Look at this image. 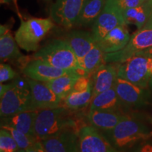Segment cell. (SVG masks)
<instances>
[{
	"label": "cell",
	"instance_id": "cell-9",
	"mask_svg": "<svg viewBox=\"0 0 152 152\" xmlns=\"http://www.w3.org/2000/svg\"><path fill=\"white\" fill-rule=\"evenodd\" d=\"M123 24L126 23L122 11L116 7L106 1L104 9L93 23L92 34L95 42L98 43L110 31Z\"/></svg>",
	"mask_w": 152,
	"mask_h": 152
},
{
	"label": "cell",
	"instance_id": "cell-2",
	"mask_svg": "<svg viewBox=\"0 0 152 152\" xmlns=\"http://www.w3.org/2000/svg\"><path fill=\"white\" fill-rule=\"evenodd\" d=\"M68 109L62 106L38 110L36 115L34 133L39 141L56 135L69 128H77L75 121L72 119Z\"/></svg>",
	"mask_w": 152,
	"mask_h": 152
},
{
	"label": "cell",
	"instance_id": "cell-29",
	"mask_svg": "<svg viewBox=\"0 0 152 152\" xmlns=\"http://www.w3.org/2000/svg\"><path fill=\"white\" fill-rule=\"evenodd\" d=\"M146 1L147 0H106V2H109L116 7L122 12L126 9L138 7Z\"/></svg>",
	"mask_w": 152,
	"mask_h": 152
},
{
	"label": "cell",
	"instance_id": "cell-17",
	"mask_svg": "<svg viewBox=\"0 0 152 152\" xmlns=\"http://www.w3.org/2000/svg\"><path fill=\"white\" fill-rule=\"evenodd\" d=\"M130 37L127 24H123L110 31L97 45L105 54L116 52L128 45Z\"/></svg>",
	"mask_w": 152,
	"mask_h": 152
},
{
	"label": "cell",
	"instance_id": "cell-36",
	"mask_svg": "<svg viewBox=\"0 0 152 152\" xmlns=\"http://www.w3.org/2000/svg\"><path fill=\"white\" fill-rule=\"evenodd\" d=\"M107 152H119L118 150L115 149V148L112 147V146L110 144L109 142H108V145H107Z\"/></svg>",
	"mask_w": 152,
	"mask_h": 152
},
{
	"label": "cell",
	"instance_id": "cell-38",
	"mask_svg": "<svg viewBox=\"0 0 152 152\" xmlns=\"http://www.w3.org/2000/svg\"><path fill=\"white\" fill-rule=\"evenodd\" d=\"M148 2H149L150 9H151V16L152 15V0H148Z\"/></svg>",
	"mask_w": 152,
	"mask_h": 152
},
{
	"label": "cell",
	"instance_id": "cell-30",
	"mask_svg": "<svg viewBox=\"0 0 152 152\" xmlns=\"http://www.w3.org/2000/svg\"><path fill=\"white\" fill-rule=\"evenodd\" d=\"M17 75V73L13 70L10 65L1 63L0 65V83H3L16 78Z\"/></svg>",
	"mask_w": 152,
	"mask_h": 152
},
{
	"label": "cell",
	"instance_id": "cell-37",
	"mask_svg": "<svg viewBox=\"0 0 152 152\" xmlns=\"http://www.w3.org/2000/svg\"><path fill=\"white\" fill-rule=\"evenodd\" d=\"M11 0H0L1 4H9Z\"/></svg>",
	"mask_w": 152,
	"mask_h": 152
},
{
	"label": "cell",
	"instance_id": "cell-18",
	"mask_svg": "<svg viewBox=\"0 0 152 152\" xmlns=\"http://www.w3.org/2000/svg\"><path fill=\"white\" fill-rule=\"evenodd\" d=\"M65 40L69 44L73 50L78 61L80 66L85 55L96 44L92 34L84 30L71 31L66 35Z\"/></svg>",
	"mask_w": 152,
	"mask_h": 152
},
{
	"label": "cell",
	"instance_id": "cell-23",
	"mask_svg": "<svg viewBox=\"0 0 152 152\" xmlns=\"http://www.w3.org/2000/svg\"><path fill=\"white\" fill-rule=\"evenodd\" d=\"M84 75L85 74L81 72H73L50 81L45 82V84L56 94L58 98L64 100L73 89L76 81Z\"/></svg>",
	"mask_w": 152,
	"mask_h": 152
},
{
	"label": "cell",
	"instance_id": "cell-15",
	"mask_svg": "<svg viewBox=\"0 0 152 152\" xmlns=\"http://www.w3.org/2000/svg\"><path fill=\"white\" fill-rule=\"evenodd\" d=\"M107 140L92 125H84L79 130L80 152H107Z\"/></svg>",
	"mask_w": 152,
	"mask_h": 152
},
{
	"label": "cell",
	"instance_id": "cell-22",
	"mask_svg": "<svg viewBox=\"0 0 152 152\" xmlns=\"http://www.w3.org/2000/svg\"><path fill=\"white\" fill-rule=\"evenodd\" d=\"M125 106L118 96L114 87L113 88L101 92L92 97L90 110H102V111L121 112Z\"/></svg>",
	"mask_w": 152,
	"mask_h": 152
},
{
	"label": "cell",
	"instance_id": "cell-11",
	"mask_svg": "<svg viewBox=\"0 0 152 152\" xmlns=\"http://www.w3.org/2000/svg\"><path fill=\"white\" fill-rule=\"evenodd\" d=\"M92 75H84L76 81L75 85L64 99L65 107L71 111H77L86 107L92 99Z\"/></svg>",
	"mask_w": 152,
	"mask_h": 152
},
{
	"label": "cell",
	"instance_id": "cell-41",
	"mask_svg": "<svg viewBox=\"0 0 152 152\" xmlns=\"http://www.w3.org/2000/svg\"><path fill=\"white\" fill-rule=\"evenodd\" d=\"M45 1H50V0H45Z\"/></svg>",
	"mask_w": 152,
	"mask_h": 152
},
{
	"label": "cell",
	"instance_id": "cell-7",
	"mask_svg": "<svg viewBox=\"0 0 152 152\" xmlns=\"http://www.w3.org/2000/svg\"><path fill=\"white\" fill-rule=\"evenodd\" d=\"M152 47V28L137 30L131 35L128 45L118 52L105 54V62L121 64L134 56L138 52Z\"/></svg>",
	"mask_w": 152,
	"mask_h": 152
},
{
	"label": "cell",
	"instance_id": "cell-19",
	"mask_svg": "<svg viewBox=\"0 0 152 152\" xmlns=\"http://www.w3.org/2000/svg\"><path fill=\"white\" fill-rule=\"evenodd\" d=\"M126 114L121 112L90 110L87 118L91 125L102 132L113 129Z\"/></svg>",
	"mask_w": 152,
	"mask_h": 152
},
{
	"label": "cell",
	"instance_id": "cell-16",
	"mask_svg": "<svg viewBox=\"0 0 152 152\" xmlns=\"http://www.w3.org/2000/svg\"><path fill=\"white\" fill-rule=\"evenodd\" d=\"M118 64L106 63L92 74V97L113 88L118 78Z\"/></svg>",
	"mask_w": 152,
	"mask_h": 152
},
{
	"label": "cell",
	"instance_id": "cell-12",
	"mask_svg": "<svg viewBox=\"0 0 152 152\" xmlns=\"http://www.w3.org/2000/svg\"><path fill=\"white\" fill-rule=\"evenodd\" d=\"M79 130L69 128L56 135L42 140L46 152H80Z\"/></svg>",
	"mask_w": 152,
	"mask_h": 152
},
{
	"label": "cell",
	"instance_id": "cell-33",
	"mask_svg": "<svg viewBox=\"0 0 152 152\" xmlns=\"http://www.w3.org/2000/svg\"><path fill=\"white\" fill-rule=\"evenodd\" d=\"M135 56H143L152 58V47L150 48H148L147 49H144L143 51L138 52Z\"/></svg>",
	"mask_w": 152,
	"mask_h": 152
},
{
	"label": "cell",
	"instance_id": "cell-1",
	"mask_svg": "<svg viewBox=\"0 0 152 152\" xmlns=\"http://www.w3.org/2000/svg\"><path fill=\"white\" fill-rule=\"evenodd\" d=\"M101 133L117 150L128 149L138 142L146 141L152 135L147 125L128 114L111 130Z\"/></svg>",
	"mask_w": 152,
	"mask_h": 152
},
{
	"label": "cell",
	"instance_id": "cell-21",
	"mask_svg": "<svg viewBox=\"0 0 152 152\" xmlns=\"http://www.w3.org/2000/svg\"><path fill=\"white\" fill-rule=\"evenodd\" d=\"M38 110H28L8 117L1 118V125H8L28 135L35 137L34 133L35 118Z\"/></svg>",
	"mask_w": 152,
	"mask_h": 152
},
{
	"label": "cell",
	"instance_id": "cell-39",
	"mask_svg": "<svg viewBox=\"0 0 152 152\" xmlns=\"http://www.w3.org/2000/svg\"><path fill=\"white\" fill-rule=\"evenodd\" d=\"M149 86L151 87V88H152V77H151V80H150V82H149Z\"/></svg>",
	"mask_w": 152,
	"mask_h": 152
},
{
	"label": "cell",
	"instance_id": "cell-8",
	"mask_svg": "<svg viewBox=\"0 0 152 152\" xmlns=\"http://www.w3.org/2000/svg\"><path fill=\"white\" fill-rule=\"evenodd\" d=\"M88 0H54L50 7L53 21L63 27L71 28L76 26L82 9Z\"/></svg>",
	"mask_w": 152,
	"mask_h": 152
},
{
	"label": "cell",
	"instance_id": "cell-27",
	"mask_svg": "<svg viewBox=\"0 0 152 152\" xmlns=\"http://www.w3.org/2000/svg\"><path fill=\"white\" fill-rule=\"evenodd\" d=\"M1 128H4L11 133V135L16 140L18 148L20 149L26 150L28 148L33 145L36 142L39 141L35 137H32L25 134L21 131L15 129L8 125H1Z\"/></svg>",
	"mask_w": 152,
	"mask_h": 152
},
{
	"label": "cell",
	"instance_id": "cell-31",
	"mask_svg": "<svg viewBox=\"0 0 152 152\" xmlns=\"http://www.w3.org/2000/svg\"><path fill=\"white\" fill-rule=\"evenodd\" d=\"M133 152H152V142H142Z\"/></svg>",
	"mask_w": 152,
	"mask_h": 152
},
{
	"label": "cell",
	"instance_id": "cell-25",
	"mask_svg": "<svg viewBox=\"0 0 152 152\" xmlns=\"http://www.w3.org/2000/svg\"><path fill=\"white\" fill-rule=\"evenodd\" d=\"M105 4L106 0H88L82 9L76 26H87L94 23Z\"/></svg>",
	"mask_w": 152,
	"mask_h": 152
},
{
	"label": "cell",
	"instance_id": "cell-14",
	"mask_svg": "<svg viewBox=\"0 0 152 152\" xmlns=\"http://www.w3.org/2000/svg\"><path fill=\"white\" fill-rule=\"evenodd\" d=\"M31 92L35 110L53 109L59 106L61 99L44 82L26 77Z\"/></svg>",
	"mask_w": 152,
	"mask_h": 152
},
{
	"label": "cell",
	"instance_id": "cell-42",
	"mask_svg": "<svg viewBox=\"0 0 152 152\" xmlns=\"http://www.w3.org/2000/svg\"></svg>",
	"mask_w": 152,
	"mask_h": 152
},
{
	"label": "cell",
	"instance_id": "cell-6",
	"mask_svg": "<svg viewBox=\"0 0 152 152\" xmlns=\"http://www.w3.org/2000/svg\"><path fill=\"white\" fill-rule=\"evenodd\" d=\"M118 64V77L143 88H148L152 77V58L134 56Z\"/></svg>",
	"mask_w": 152,
	"mask_h": 152
},
{
	"label": "cell",
	"instance_id": "cell-26",
	"mask_svg": "<svg viewBox=\"0 0 152 152\" xmlns=\"http://www.w3.org/2000/svg\"><path fill=\"white\" fill-rule=\"evenodd\" d=\"M105 54L96 43L83 58L81 68L87 75H92L101 66L106 64Z\"/></svg>",
	"mask_w": 152,
	"mask_h": 152
},
{
	"label": "cell",
	"instance_id": "cell-32",
	"mask_svg": "<svg viewBox=\"0 0 152 152\" xmlns=\"http://www.w3.org/2000/svg\"><path fill=\"white\" fill-rule=\"evenodd\" d=\"M25 152H46L41 141L36 142L33 145L25 150Z\"/></svg>",
	"mask_w": 152,
	"mask_h": 152
},
{
	"label": "cell",
	"instance_id": "cell-20",
	"mask_svg": "<svg viewBox=\"0 0 152 152\" xmlns=\"http://www.w3.org/2000/svg\"><path fill=\"white\" fill-rule=\"evenodd\" d=\"M0 58L2 61H14L25 59L20 52L15 37H13L9 26L1 25L0 27Z\"/></svg>",
	"mask_w": 152,
	"mask_h": 152
},
{
	"label": "cell",
	"instance_id": "cell-35",
	"mask_svg": "<svg viewBox=\"0 0 152 152\" xmlns=\"http://www.w3.org/2000/svg\"><path fill=\"white\" fill-rule=\"evenodd\" d=\"M144 28H152V15L148 19L147 23L144 26Z\"/></svg>",
	"mask_w": 152,
	"mask_h": 152
},
{
	"label": "cell",
	"instance_id": "cell-3",
	"mask_svg": "<svg viewBox=\"0 0 152 152\" xmlns=\"http://www.w3.org/2000/svg\"><path fill=\"white\" fill-rule=\"evenodd\" d=\"M33 58L42 60L54 67L86 74L80 66L75 53L65 39L51 41L37 50L33 55Z\"/></svg>",
	"mask_w": 152,
	"mask_h": 152
},
{
	"label": "cell",
	"instance_id": "cell-34",
	"mask_svg": "<svg viewBox=\"0 0 152 152\" xmlns=\"http://www.w3.org/2000/svg\"><path fill=\"white\" fill-rule=\"evenodd\" d=\"M11 85H12V83L7 85H4L1 83V85H0V97H2L3 95L7 92V90L10 88Z\"/></svg>",
	"mask_w": 152,
	"mask_h": 152
},
{
	"label": "cell",
	"instance_id": "cell-24",
	"mask_svg": "<svg viewBox=\"0 0 152 152\" xmlns=\"http://www.w3.org/2000/svg\"><path fill=\"white\" fill-rule=\"evenodd\" d=\"M123 16L127 25H134L137 30L142 29L151 16V9L148 0L138 7L123 11Z\"/></svg>",
	"mask_w": 152,
	"mask_h": 152
},
{
	"label": "cell",
	"instance_id": "cell-10",
	"mask_svg": "<svg viewBox=\"0 0 152 152\" xmlns=\"http://www.w3.org/2000/svg\"><path fill=\"white\" fill-rule=\"evenodd\" d=\"M114 88L126 108L140 107L149 102L150 93L147 88L139 87L121 77H118Z\"/></svg>",
	"mask_w": 152,
	"mask_h": 152
},
{
	"label": "cell",
	"instance_id": "cell-40",
	"mask_svg": "<svg viewBox=\"0 0 152 152\" xmlns=\"http://www.w3.org/2000/svg\"><path fill=\"white\" fill-rule=\"evenodd\" d=\"M17 152H25L24 149H18V151Z\"/></svg>",
	"mask_w": 152,
	"mask_h": 152
},
{
	"label": "cell",
	"instance_id": "cell-13",
	"mask_svg": "<svg viewBox=\"0 0 152 152\" xmlns=\"http://www.w3.org/2000/svg\"><path fill=\"white\" fill-rule=\"evenodd\" d=\"M73 72L77 71H67L54 67L48 63L37 58H33V60L28 61L23 68V73L26 77L44 83Z\"/></svg>",
	"mask_w": 152,
	"mask_h": 152
},
{
	"label": "cell",
	"instance_id": "cell-28",
	"mask_svg": "<svg viewBox=\"0 0 152 152\" xmlns=\"http://www.w3.org/2000/svg\"><path fill=\"white\" fill-rule=\"evenodd\" d=\"M20 149L16 140L9 131L4 128L0 130V152H17Z\"/></svg>",
	"mask_w": 152,
	"mask_h": 152
},
{
	"label": "cell",
	"instance_id": "cell-4",
	"mask_svg": "<svg viewBox=\"0 0 152 152\" xmlns=\"http://www.w3.org/2000/svg\"><path fill=\"white\" fill-rule=\"evenodd\" d=\"M51 18H31L21 20L18 29L15 33L18 47L27 52H37L40 42L54 28Z\"/></svg>",
	"mask_w": 152,
	"mask_h": 152
},
{
	"label": "cell",
	"instance_id": "cell-5",
	"mask_svg": "<svg viewBox=\"0 0 152 152\" xmlns=\"http://www.w3.org/2000/svg\"><path fill=\"white\" fill-rule=\"evenodd\" d=\"M28 110H35L30 86L26 78H18L13 82L11 87L1 97V118Z\"/></svg>",
	"mask_w": 152,
	"mask_h": 152
}]
</instances>
